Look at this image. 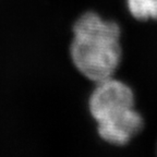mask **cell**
<instances>
[{
  "label": "cell",
  "mask_w": 157,
  "mask_h": 157,
  "mask_svg": "<svg viewBox=\"0 0 157 157\" xmlns=\"http://www.w3.org/2000/svg\"><path fill=\"white\" fill-rule=\"evenodd\" d=\"M72 31L70 56L76 70L95 83L113 76L122 58L119 24L88 11L76 19Z\"/></svg>",
  "instance_id": "cell-1"
},
{
  "label": "cell",
  "mask_w": 157,
  "mask_h": 157,
  "mask_svg": "<svg viewBox=\"0 0 157 157\" xmlns=\"http://www.w3.org/2000/svg\"><path fill=\"white\" fill-rule=\"evenodd\" d=\"M134 105L135 97L131 86L113 76L96 82L88 98V110L96 122L123 113Z\"/></svg>",
  "instance_id": "cell-2"
},
{
  "label": "cell",
  "mask_w": 157,
  "mask_h": 157,
  "mask_svg": "<svg viewBox=\"0 0 157 157\" xmlns=\"http://www.w3.org/2000/svg\"><path fill=\"white\" fill-rule=\"evenodd\" d=\"M96 123L101 140L111 145L123 146L142 131L144 119L133 107Z\"/></svg>",
  "instance_id": "cell-3"
},
{
  "label": "cell",
  "mask_w": 157,
  "mask_h": 157,
  "mask_svg": "<svg viewBox=\"0 0 157 157\" xmlns=\"http://www.w3.org/2000/svg\"><path fill=\"white\" fill-rule=\"evenodd\" d=\"M128 11L139 21L157 20V0H125Z\"/></svg>",
  "instance_id": "cell-4"
}]
</instances>
